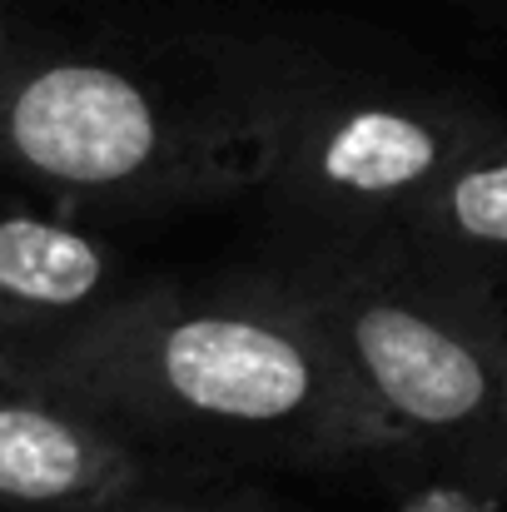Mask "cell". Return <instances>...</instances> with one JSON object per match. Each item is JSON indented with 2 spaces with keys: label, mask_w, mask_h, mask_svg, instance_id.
Masks as SVG:
<instances>
[{
  "label": "cell",
  "mask_w": 507,
  "mask_h": 512,
  "mask_svg": "<svg viewBox=\"0 0 507 512\" xmlns=\"http://www.w3.org/2000/svg\"><path fill=\"white\" fill-rule=\"evenodd\" d=\"M179 468L30 368L0 383V512H105Z\"/></svg>",
  "instance_id": "5b68a950"
},
{
  "label": "cell",
  "mask_w": 507,
  "mask_h": 512,
  "mask_svg": "<svg viewBox=\"0 0 507 512\" xmlns=\"http://www.w3.org/2000/svg\"><path fill=\"white\" fill-rule=\"evenodd\" d=\"M388 234L507 294V130L468 150Z\"/></svg>",
  "instance_id": "52a82bcc"
},
{
  "label": "cell",
  "mask_w": 507,
  "mask_h": 512,
  "mask_svg": "<svg viewBox=\"0 0 507 512\" xmlns=\"http://www.w3.org/2000/svg\"><path fill=\"white\" fill-rule=\"evenodd\" d=\"M145 274L80 214L0 174V348L40 353L85 329Z\"/></svg>",
  "instance_id": "8992f818"
},
{
  "label": "cell",
  "mask_w": 507,
  "mask_h": 512,
  "mask_svg": "<svg viewBox=\"0 0 507 512\" xmlns=\"http://www.w3.org/2000/svg\"><path fill=\"white\" fill-rule=\"evenodd\" d=\"M15 373H25V358H20V353H10V348H0V383H5V378H15Z\"/></svg>",
  "instance_id": "9c48e42d"
},
{
  "label": "cell",
  "mask_w": 507,
  "mask_h": 512,
  "mask_svg": "<svg viewBox=\"0 0 507 512\" xmlns=\"http://www.w3.org/2000/svg\"><path fill=\"white\" fill-rule=\"evenodd\" d=\"M25 368L189 468L398 458L334 339L269 264L214 284L140 279Z\"/></svg>",
  "instance_id": "6da1fadb"
},
{
  "label": "cell",
  "mask_w": 507,
  "mask_h": 512,
  "mask_svg": "<svg viewBox=\"0 0 507 512\" xmlns=\"http://www.w3.org/2000/svg\"><path fill=\"white\" fill-rule=\"evenodd\" d=\"M503 334H507V319H503Z\"/></svg>",
  "instance_id": "30bf717a"
},
{
  "label": "cell",
  "mask_w": 507,
  "mask_h": 512,
  "mask_svg": "<svg viewBox=\"0 0 507 512\" xmlns=\"http://www.w3.org/2000/svg\"><path fill=\"white\" fill-rule=\"evenodd\" d=\"M194 468H179L160 483L130 493L125 503L105 512H284L274 498H264L259 488H244V483H194L189 478Z\"/></svg>",
  "instance_id": "ba28073f"
},
{
  "label": "cell",
  "mask_w": 507,
  "mask_h": 512,
  "mask_svg": "<svg viewBox=\"0 0 507 512\" xmlns=\"http://www.w3.org/2000/svg\"><path fill=\"white\" fill-rule=\"evenodd\" d=\"M498 110L329 65L304 95L264 194L314 234H388L468 150L503 135Z\"/></svg>",
  "instance_id": "277c9868"
},
{
  "label": "cell",
  "mask_w": 507,
  "mask_h": 512,
  "mask_svg": "<svg viewBox=\"0 0 507 512\" xmlns=\"http://www.w3.org/2000/svg\"><path fill=\"white\" fill-rule=\"evenodd\" d=\"M324 55L269 35L0 60V174L70 214H179L269 184Z\"/></svg>",
  "instance_id": "7a4b0ae2"
},
{
  "label": "cell",
  "mask_w": 507,
  "mask_h": 512,
  "mask_svg": "<svg viewBox=\"0 0 507 512\" xmlns=\"http://www.w3.org/2000/svg\"><path fill=\"white\" fill-rule=\"evenodd\" d=\"M334 339L398 453L507 488V294L398 234H314L269 264Z\"/></svg>",
  "instance_id": "3957f363"
}]
</instances>
